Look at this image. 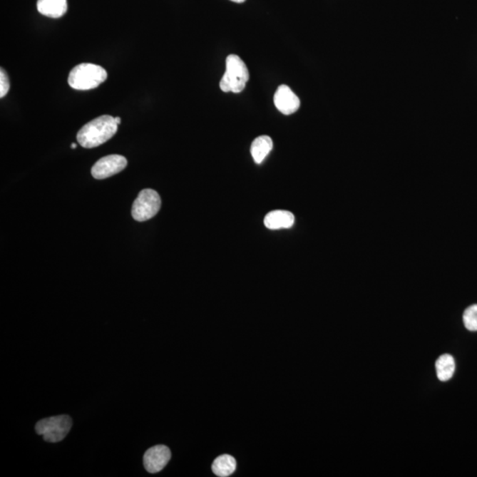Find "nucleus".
<instances>
[{
  "instance_id": "0eeeda50",
  "label": "nucleus",
  "mask_w": 477,
  "mask_h": 477,
  "mask_svg": "<svg viewBox=\"0 0 477 477\" xmlns=\"http://www.w3.org/2000/svg\"><path fill=\"white\" fill-rule=\"evenodd\" d=\"M171 458V451L168 446L159 445L146 451L143 456V464L151 474L158 473L168 465Z\"/></svg>"
},
{
  "instance_id": "1a4fd4ad",
  "label": "nucleus",
  "mask_w": 477,
  "mask_h": 477,
  "mask_svg": "<svg viewBox=\"0 0 477 477\" xmlns=\"http://www.w3.org/2000/svg\"><path fill=\"white\" fill-rule=\"evenodd\" d=\"M294 214L287 210H272L265 217V227L270 230H279V229L290 228L294 224Z\"/></svg>"
},
{
  "instance_id": "ddd939ff",
  "label": "nucleus",
  "mask_w": 477,
  "mask_h": 477,
  "mask_svg": "<svg viewBox=\"0 0 477 477\" xmlns=\"http://www.w3.org/2000/svg\"><path fill=\"white\" fill-rule=\"evenodd\" d=\"M236 469L235 458L228 454L217 457L212 464L214 474L220 477L231 476Z\"/></svg>"
},
{
  "instance_id": "20e7f679",
  "label": "nucleus",
  "mask_w": 477,
  "mask_h": 477,
  "mask_svg": "<svg viewBox=\"0 0 477 477\" xmlns=\"http://www.w3.org/2000/svg\"><path fill=\"white\" fill-rule=\"evenodd\" d=\"M73 421L68 416H57L46 418L36 425V434L42 435L46 442L62 441L71 430Z\"/></svg>"
},
{
  "instance_id": "f3484780",
  "label": "nucleus",
  "mask_w": 477,
  "mask_h": 477,
  "mask_svg": "<svg viewBox=\"0 0 477 477\" xmlns=\"http://www.w3.org/2000/svg\"><path fill=\"white\" fill-rule=\"evenodd\" d=\"M231 1L235 2V3H243V2H245L246 0H231Z\"/></svg>"
},
{
  "instance_id": "f257e3e1",
  "label": "nucleus",
  "mask_w": 477,
  "mask_h": 477,
  "mask_svg": "<svg viewBox=\"0 0 477 477\" xmlns=\"http://www.w3.org/2000/svg\"><path fill=\"white\" fill-rule=\"evenodd\" d=\"M118 125L113 116L98 117L80 129L77 140L81 147L86 149L98 147L116 135Z\"/></svg>"
},
{
  "instance_id": "f8f14e48",
  "label": "nucleus",
  "mask_w": 477,
  "mask_h": 477,
  "mask_svg": "<svg viewBox=\"0 0 477 477\" xmlns=\"http://www.w3.org/2000/svg\"><path fill=\"white\" fill-rule=\"evenodd\" d=\"M436 371L438 378L442 382H446L452 379L454 371H456V362L450 354H443L436 361Z\"/></svg>"
},
{
  "instance_id": "2eb2a0df",
  "label": "nucleus",
  "mask_w": 477,
  "mask_h": 477,
  "mask_svg": "<svg viewBox=\"0 0 477 477\" xmlns=\"http://www.w3.org/2000/svg\"><path fill=\"white\" fill-rule=\"evenodd\" d=\"M10 90L9 76L3 68L0 69V98H5Z\"/></svg>"
},
{
  "instance_id": "423d86ee",
  "label": "nucleus",
  "mask_w": 477,
  "mask_h": 477,
  "mask_svg": "<svg viewBox=\"0 0 477 477\" xmlns=\"http://www.w3.org/2000/svg\"><path fill=\"white\" fill-rule=\"evenodd\" d=\"M128 160L120 155H110L100 158L91 169V175L97 180L109 178L127 168Z\"/></svg>"
},
{
  "instance_id": "6e6552de",
  "label": "nucleus",
  "mask_w": 477,
  "mask_h": 477,
  "mask_svg": "<svg viewBox=\"0 0 477 477\" xmlns=\"http://www.w3.org/2000/svg\"><path fill=\"white\" fill-rule=\"evenodd\" d=\"M277 109L284 116H291L297 113L301 106V101L297 95L287 85H281L275 96Z\"/></svg>"
},
{
  "instance_id": "39448f33",
  "label": "nucleus",
  "mask_w": 477,
  "mask_h": 477,
  "mask_svg": "<svg viewBox=\"0 0 477 477\" xmlns=\"http://www.w3.org/2000/svg\"><path fill=\"white\" fill-rule=\"evenodd\" d=\"M161 207V198L157 191L146 188L140 192L132 207V216L138 222H144L156 216Z\"/></svg>"
},
{
  "instance_id": "4468645a",
  "label": "nucleus",
  "mask_w": 477,
  "mask_h": 477,
  "mask_svg": "<svg viewBox=\"0 0 477 477\" xmlns=\"http://www.w3.org/2000/svg\"><path fill=\"white\" fill-rule=\"evenodd\" d=\"M465 327L471 332L477 331V304L468 307L463 314Z\"/></svg>"
},
{
  "instance_id": "9d476101",
  "label": "nucleus",
  "mask_w": 477,
  "mask_h": 477,
  "mask_svg": "<svg viewBox=\"0 0 477 477\" xmlns=\"http://www.w3.org/2000/svg\"><path fill=\"white\" fill-rule=\"evenodd\" d=\"M38 10L41 14L50 18H61L68 11L66 0H38Z\"/></svg>"
},
{
  "instance_id": "7ed1b4c3",
  "label": "nucleus",
  "mask_w": 477,
  "mask_h": 477,
  "mask_svg": "<svg viewBox=\"0 0 477 477\" xmlns=\"http://www.w3.org/2000/svg\"><path fill=\"white\" fill-rule=\"evenodd\" d=\"M227 70L220 81L222 91L240 93L246 87L250 79V72L245 63L237 55L231 54L225 61Z\"/></svg>"
},
{
  "instance_id": "a211bd4d",
  "label": "nucleus",
  "mask_w": 477,
  "mask_h": 477,
  "mask_svg": "<svg viewBox=\"0 0 477 477\" xmlns=\"http://www.w3.org/2000/svg\"><path fill=\"white\" fill-rule=\"evenodd\" d=\"M76 147H77V145H76V143H72V144H71V148H72V149H76Z\"/></svg>"
},
{
  "instance_id": "f03ea898",
  "label": "nucleus",
  "mask_w": 477,
  "mask_h": 477,
  "mask_svg": "<svg viewBox=\"0 0 477 477\" xmlns=\"http://www.w3.org/2000/svg\"><path fill=\"white\" fill-rule=\"evenodd\" d=\"M107 79V72L102 66L83 63L70 72L68 84L77 91H90L98 88Z\"/></svg>"
},
{
  "instance_id": "9b49d317",
  "label": "nucleus",
  "mask_w": 477,
  "mask_h": 477,
  "mask_svg": "<svg viewBox=\"0 0 477 477\" xmlns=\"http://www.w3.org/2000/svg\"><path fill=\"white\" fill-rule=\"evenodd\" d=\"M273 148V143L271 138L267 135L259 136V138L254 140L251 144V155L254 158V161L257 164H261L265 160L266 157L271 153Z\"/></svg>"
},
{
  "instance_id": "dca6fc26",
  "label": "nucleus",
  "mask_w": 477,
  "mask_h": 477,
  "mask_svg": "<svg viewBox=\"0 0 477 477\" xmlns=\"http://www.w3.org/2000/svg\"><path fill=\"white\" fill-rule=\"evenodd\" d=\"M114 120H116V123H117L118 125H120V124L121 120H120V117H114Z\"/></svg>"
}]
</instances>
